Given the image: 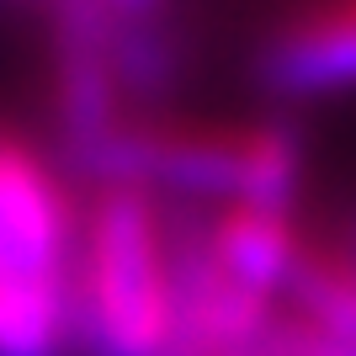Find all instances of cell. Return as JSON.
<instances>
[{
	"label": "cell",
	"instance_id": "1",
	"mask_svg": "<svg viewBox=\"0 0 356 356\" xmlns=\"http://www.w3.org/2000/svg\"><path fill=\"white\" fill-rule=\"evenodd\" d=\"M74 319L96 356H170L176 245L144 181L112 176L80 208Z\"/></svg>",
	"mask_w": 356,
	"mask_h": 356
},
{
	"label": "cell",
	"instance_id": "2",
	"mask_svg": "<svg viewBox=\"0 0 356 356\" xmlns=\"http://www.w3.org/2000/svg\"><path fill=\"white\" fill-rule=\"evenodd\" d=\"M80 202L27 134L0 122V356H64L74 319Z\"/></svg>",
	"mask_w": 356,
	"mask_h": 356
},
{
	"label": "cell",
	"instance_id": "3",
	"mask_svg": "<svg viewBox=\"0 0 356 356\" xmlns=\"http://www.w3.org/2000/svg\"><path fill=\"white\" fill-rule=\"evenodd\" d=\"M271 86L319 96L356 86V0H314L266 38Z\"/></svg>",
	"mask_w": 356,
	"mask_h": 356
},
{
	"label": "cell",
	"instance_id": "4",
	"mask_svg": "<svg viewBox=\"0 0 356 356\" xmlns=\"http://www.w3.org/2000/svg\"><path fill=\"white\" fill-rule=\"evenodd\" d=\"M208 261L229 277V282L250 287V293L271 298L277 287H287L303 266L298 234L287 223V208H261V202H229L218 213L208 239H197Z\"/></svg>",
	"mask_w": 356,
	"mask_h": 356
},
{
	"label": "cell",
	"instance_id": "5",
	"mask_svg": "<svg viewBox=\"0 0 356 356\" xmlns=\"http://www.w3.org/2000/svg\"><path fill=\"white\" fill-rule=\"evenodd\" d=\"M154 0H74V11H96V16H128V11H149Z\"/></svg>",
	"mask_w": 356,
	"mask_h": 356
}]
</instances>
